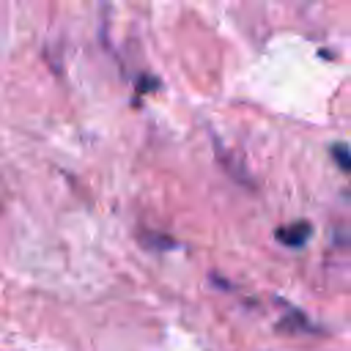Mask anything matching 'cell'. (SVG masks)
Returning <instances> with one entry per match:
<instances>
[{"label":"cell","instance_id":"2","mask_svg":"<svg viewBox=\"0 0 351 351\" xmlns=\"http://www.w3.org/2000/svg\"><path fill=\"white\" fill-rule=\"evenodd\" d=\"M332 156H335V162H337V167L343 173H351V156H348V145L346 143H335L332 145Z\"/></svg>","mask_w":351,"mask_h":351},{"label":"cell","instance_id":"1","mask_svg":"<svg viewBox=\"0 0 351 351\" xmlns=\"http://www.w3.org/2000/svg\"><path fill=\"white\" fill-rule=\"evenodd\" d=\"M274 236H277L280 244L299 250V247H304L307 239L313 236V225H310L307 219H296V222H291V225H285V228H277Z\"/></svg>","mask_w":351,"mask_h":351}]
</instances>
